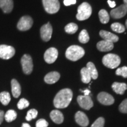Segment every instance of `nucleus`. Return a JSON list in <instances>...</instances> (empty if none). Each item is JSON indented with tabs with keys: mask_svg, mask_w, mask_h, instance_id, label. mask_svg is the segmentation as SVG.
Here are the masks:
<instances>
[{
	"mask_svg": "<svg viewBox=\"0 0 127 127\" xmlns=\"http://www.w3.org/2000/svg\"><path fill=\"white\" fill-rule=\"evenodd\" d=\"M85 54V51L78 45H71L68 47L65 52V57L72 61H76L81 59Z\"/></svg>",
	"mask_w": 127,
	"mask_h": 127,
	"instance_id": "f03ea898",
	"label": "nucleus"
},
{
	"mask_svg": "<svg viewBox=\"0 0 127 127\" xmlns=\"http://www.w3.org/2000/svg\"><path fill=\"white\" fill-rule=\"evenodd\" d=\"M58 56V50L55 48H50L46 51L44 57L45 62L48 64H52L56 61Z\"/></svg>",
	"mask_w": 127,
	"mask_h": 127,
	"instance_id": "9d476101",
	"label": "nucleus"
},
{
	"mask_svg": "<svg viewBox=\"0 0 127 127\" xmlns=\"http://www.w3.org/2000/svg\"><path fill=\"white\" fill-rule=\"evenodd\" d=\"M124 4H127V0H123Z\"/></svg>",
	"mask_w": 127,
	"mask_h": 127,
	"instance_id": "a19ab883",
	"label": "nucleus"
},
{
	"mask_svg": "<svg viewBox=\"0 0 127 127\" xmlns=\"http://www.w3.org/2000/svg\"><path fill=\"white\" fill-rule=\"evenodd\" d=\"M112 88L115 93L123 95L127 90V85L125 83L121 82H114L112 85Z\"/></svg>",
	"mask_w": 127,
	"mask_h": 127,
	"instance_id": "6ab92c4d",
	"label": "nucleus"
},
{
	"mask_svg": "<svg viewBox=\"0 0 127 127\" xmlns=\"http://www.w3.org/2000/svg\"><path fill=\"white\" fill-rule=\"evenodd\" d=\"M115 74L117 75L122 76L124 78H127V66H123L119 68L116 71Z\"/></svg>",
	"mask_w": 127,
	"mask_h": 127,
	"instance_id": "2f4dec72",
	"label": "nucleus"
},
{
	"mask_svg": "<svg viewBox=\"0 0 127 127\" xmlns=\"http://www.w3.org/2000/svg\"><path fill=\"white\" fill-rule=\"evenodd\" d=\"M125 25H126V27L127 28V20H126V22H125Z\"/></svg>",
	"mask_w": 127,
	"mask_h": 127,
	"instance_id": "79ce46f5",
	"label": "nucleus"
},
{
	"mask_svg": "<svg viewBox=\"0 0 127 127\" xmlns=\"http://www.w3.org/2000/svg\"><path fill=\"white\" fill-rule=\"evenodd\" d=\"M119 110L121 112L127 114V99H125L121 103L119 106Z\"/></svg>",
	"mask_w": 127,
	"mask_h": 127,
	"instance_id": "72a5a7b5",
	"label": "nucleus"
},
{
	"mask_svg": "<svg viewBox=\"0 0 127 127\" xmlns=\"http://www.w3.org/2000/svg\"><path fill=\"white\" fill-rule=\"evenodd\" d=\"M10 101L11 96L9 93L7 91H3L0 93V102L4 105H7Z\"/></svg>",
	"mask_w": 127,
	"mask_h": 127,
	"instance_id": "b1692460",
	"label": "nucleus"
},
{
	"mask_svg": "<svg viewBox=\"0 0 127 127\" xmlns=\"http://www.w3.org/2000/svg\"><path fill=\"white\" fill-rule=\"evenodd\" d=\"M14 7L12 0H0V8L4 13H10Z\"/></svg>",
	"mask_w": 127,
	"mask_h": 127,
	"instance_id": "a211bd4d",
	"label": "nucleus"
},
{
	"mask_svg": "<svg viewBox=\"0 0 127 127\" xmlns=\"http://www.w3.org/2000/svg\"><path fill=\"white\" fill-rule=\"evenodd\" d=\"M15 50L12 46L0 45V58L3 60H9L15 55Z\"/></svg>",
	"mask_w": 127,
	"mask_h": 127,
	"instance_id": "0eeeda50",
	"label": "nucleus"
},
{
	"mask_svg": "<svg viewBox=\"0 0 127 127\" xmlns=\"http://www.w3.org/2000/svg\"><path fill=\"white\" fill-rule=\"evenodd\" d=\"M73 94L70 89L65 88L57 94L54 99V105L57 108H65L70 104Z\"/></svg>",
	"mask_w": 127,
	"mask_h": 127,
	"instance_id": "f257e3e1",
	"label": "nucleus"
},
{
	"mask_svg": "<svg viewBox=\"0 0 127 127\" xmlns=\"http://www.w3.org/2000/svg\"><path fill=\"white\" fill-rule=\"evenodd\" d=\"M30 105V102L28 100L25 98H21L17 104V107L19 109H23L27 108Z\"/></svg>",
	"mask_w": 127,
	"mask_h": 127,
	"instance_id": "7c9ffc66",
	"label": "nucleus"
},
{
	"mask_svg": "<svg viewBox=\"0 0 127 127\" xmlns=\"http://www.w3.org/2000/svg\"><path fill=\"white\" fill-rule=\"evenodd\" d=\"M102 63L106 67L111 69H114L120 65L121 58L118 55L116 54H108L103 57Z\"/></svg>",
	"mask_w": 127,
	"mask_h": 127,
	"instance_id": "20e7f679",
	"label": "nucleus"
},
{
	"mask_svg": "<svg viewBox=\"0 0 127 127\" xmlns=\"http://www.w3.org/2000/svg\"><path fill=\"white\" fill-rule=\"evenodd\" d=\"M81 80L82 82L87 84L91 81L92 79L91 76L86 67L82 68L81 70Z\"/></svg>",
	"mask_w": 127,
	"mask_h": 127,
	"instance_id": "5701e85b",
	"label": "nucleus"
},
{
	"mask_svg": "<svg viewBox=\"0 0 127 127\" xmlns=\"http://www.w3.org/2000/svg\"><path fill=\"white\" fill-rule=\"evenodd\" d=\"M4 112L3 111H0V125L2 123L4 118Z\"/></svg>",
	"mask_w": 127,
	"mask_h": 127,
	"instance_id": "e433bc0d",
	"label": "nucleus"
},
{
	"mask_svg": "<svg viewBox=\"0 0 127 127\" xmlns=\"http://www.w3.org/2000/svg\"><path fill=\"white\" fill-rule=\"evenodd\" d=\"M96 48L99 51L107 52L111 51L114 48V43L107 41H101L96 44Z\"/></svg>",
	"mask_w": 127,
	"mask_h": 127,
	"instance_id": "dca6fc26",
	"label": "nucleus"
},
{
	"mask_svg": "<svg viewBox=\"0 0 127 127\" xmlns=\"http://www.w3.org/2000/svg\"><path fill=\"white\" fill-rule=\"evenodd\" d=\"M77 101L79 106L86 110L90 109L94 105L93 100L89 95H79L77 98Z\"/></svg>",
	"mask_w": 127,
	"mask_h": 127,
	"instance_id": "1a4fd4ad",
	"label": "nucleus"
},
{
	"mask_svg": "<svg viewBox=\"0 0 127 127\" xmlns=\"http://www.w3.org/2000/svg\"><path fill=\"white\" fill-rule=\"evenodd\" d=\"M100 21L102 24H107L109 21V15L108 12L105 9H101L98 12Z\"/></svg>",
	"mask_w": 127,
	"mask_h": 127,
	"instance_id": "393cba45",
	"label": "nucleus"
},
{
	"mask_svg": "<svg viewBox=\"0 0 127 127\" xmlns=\"http://www.w3.org/2000/svg\"><path fill=\"white\" fill-rule=\"evenodd\" d=\"M78 39L79 42L82 44H86L90 40V36L87 30H83L81 31L78 36Z\"/></svg>",
	"mask_w": 127,
	"mask_h": 127,
	"instance_id": "bb28decb",
	"label": "nucleus"
},
{
	"mask_svg": "<svg viewBox=\"0 0 127 127\" xmlns=\"http://www.w3.org/2000/svg\"><path fill=\"white\" fill-rule=\"evenodd\" d=\"M86 68L88 70L89 72H90L92 78L94 79H97L98 77V73L94 64L91 62H89V63H87Z\"/></svg>",
	"mask_w": 127,
	"mask_h": 127,
	"instance_id": "4be33fe9",
	"label": "nucleus"
},
{
	"mask_svg": "<svg viewBox=\"0 0 127 127\" xmlns=\"http://www.w3.org/2000/svg\"><path fill=\"white\" fill-rule=\"evenodd\" d=\"M11 91L12 95L14 98H18L20 96L21 93V88L20 84L15 79H12L11 82Z\"/></svg>",
	"mask_w": 127,
	"mask_h": 127,
	"instance_id": "412c9836",
	"label": "nucleus"
},
{
	"mask_svg": "<svg viewBox=\"0 0 127 127\" xmlns=\"http://www.w3.org/2000/svg\"><path fill=\"white\" fill-rule=\"evenodd\" d=\"M23 72L27 75L31 74L33 70V63L31 57L30 55H24L21 60Z\"/></svg>",
	"mask_w": 127,
	"mask_h": 127,
	"instance_id": "423d86ee",
	"label": "nucleus"
},
{
	"mask_svg": "<svg viewBox=\"0 0 127 127\" xmlns=\"http://www.w3.org/2000/svg\"><path fill=\"white\" fill-rule=\"evenodd\" d=\"M92 14V8L88 3L84 2L78 8V13L76 15L79 21L86 20L90 17Z\"/></svg>",
	"mask_w": 127,
	"mask_h": 127,
	"instance_id": "7ed1b4c3",
	"label": "nucleus"
},
{
	"mask_svg": "<svg viewBox=\"0 0 127 127\" xmlns=\"http://www.w3.org/2000/svg\"><path fill=\"white\" fill-rule=\"evenodd\" d=\"M60 78V73L56 71H52L49 72L44 77V81L46 83L48 84H52L57 82L59 80Z\"/></svg>",
	"mask_w": 127,
	"mask_h": 127,
	"instance_id": "f3484780",
	"label": "nucleus"
},
{
	"mask_svg": "<svg viewBox=\"0 0 127 127\" xmlns=\"http://www.w3.org/2000/svg\"><path fill=\"white\" fill-rule=\"evenodd\" d=\"M127 13V8L124 4H123L116 8L112 9L110 12V15L114 19H119L124 17Z\"/></svg>",
	"mask_w": 127,
	"mask_h": 127,
	"instance_id": "ddd939ff",
	"label": "nucleus"
},
{
	"mask_svg": "<svg viewBox=\"0 0 127 127\" xmlns=\"http://www.w3.org/2000/svg\"><path fill=\"white\" fill-rule=\"evenodd\" d=\"M50 117L53 122L58 124H61L64 121V115L63 113L61 111L57 110V109L51 112Z\"/></svg>",
	"mask_w": 127,
	"mask_h": 127,
	"instance_id": "aec40b11",
	"label": "nucleus"
},
{
	"mask_svg": "<svg viewBox=\"0 0 127 127\" xmlns=\"http://www.w3.org/2000/svg\"><path fill=\"white\" fill-rule=\"evenodd\" d=\"M76 2H77V0H64V4L65 6H69L71 5L75 4Z\"/></svg>",
	"mask_w": 127,
	"mask_h": 127,
	"instance_id": "c9c22d12",
	"label": "nucleus"
},
{
	"mask_svg": "<svg viewBox=\"0 0 127 127\" xmlns=\"http://www.w3.org/2000/svg\"><path fill=\"white\" fill-rule=\"evenodd\" d=\"M108 5L111 8H114L116 5V3L115 1H111V0H108Z\"/></svg>",
	"mask_w": 127,
	"mask_h": 127,
	"instance_id": "4c0bfd02",
	"label": "nucleus"
},
{
	"mask_svg": "<svg viewBox=\"0 0 127 127\" xmlns=\"http://www.w3.org/2000/svg\"><path fill=\"white\" fill-rule=\"evenodd\" d=\"M111 28L112 31L117 33H123L125 31V28L123 24L118 23H113L111 25Z\"/></svg>",
	"mask_w": 127,
	"mask_h": 127,
	"instance_id": "c85d7f7f",
	"label": "nucleus"
},
{
	"mask_svg": "<svg viewBox=\"0 0 127 127\" xmlns=\"http://www.w3.org/2000/svg\"><path fill=\"white\" fill-rule=\"evenodd\" d=\"M75 121L80 126L87 127L89 124V120L87 116L81 111H78L75 115Z\"/></svg>",
	"mask_w": 127,
	"mask_h": 127,
	"instance_id": "4468645a",
	"label": "nucleus"
},
{
	"mask_svg": "<svg viewBox=\"0 0 127 127\" xmlns=\"http://www.w3.org/2000/svg\"><path fill=\"white\" fill-rule=\"evenodd\" d=\"M105 120L102 117H99L93 124L91 127H104Z\"/></svg>",
	"mask_w": 127,
	"mask_h": 127,
	"instance_id": "473e14b6",
	"label": "nucleus"
},
{
	"mask_svg": "<svg viewBox=\"0 0 127 127\" xmlns=\"http://www.w3.org/2000/svg\"><path fill=\"white\" fill-rule=\"evenodd\" d=\"M98 101L105 105H110L114 103V98L112 95L105 92H101L97 96Z\"/></svg>",
	"mask_w": 127,
	"mask_h": 127,
	"instance_id": "f8f14e48",
	"label": "nucleus"
},
{
	"mask_svg": "<svg viewBox=\"0 0 127 127\" xmlns=\"http://www.w3.org/2000/svg\"><path fill=\"white\" fill-rule=\"evenodd\" d=\"M48 123L44 119H39L36 123V127H47Z\"/></svg>",
	"mask_w": 127,
	"mask_h": 127,
	"instance_id": "f704fd0d",
	"label": "nucleus"
},
{
	"mask_svg": "<svg viewBox=\"0 0 127 127\" xmlns=\"http://www.w3.org/2000/svg\"><path fill=\"white\" fill-rule=\"evenodd\" d=\"M81 91L82 92V93H84V95H87V96H88V95H89V94H90V91L89 90H88V89H86V90H81Z\"/></svg>",
	"mask_w": 127,
	"mask_h": 127,
	"instance_id": "58836bf2",
	"label": "nucleus"
},
{
	"mask_svg": "<svg viewBox=\"0 0 127 127\" xmlns=\"http://www.w3.org/2000/svg\"><path fill=\"white\" fill-rule=\"evenodd\" d=\"M41 38L44 41H48L51 38L52 34V27L50 23L42 25L40 30Z\"/></svg>",
	"mask_w": 127,
	"mask_h": 127,
	"instance_id": "9b49d317",
	"label": "nucleus"
},
{
	"mask_svg": "<svg viewBox=\"0 0 127 127\" xmlns=\"http://www.w3.org/2000/svg\"><path fill=\"white\" fill-rule=\"evenodd\" d=\"M99 35L101 36V38L104 39V40L109 41V42H112V43L117 42L119 40V38L118 36L112 34L110 32L104 31V30L100 31Z\"/></svg>",
	"mask_w": 127,
	"mask_h": 127,
	"instance_id": "2eb2a0df",
	"label": "nucleus"
},
{
	"mask_svg": "<svg viewBox=\"0 0 127 127\" xmlns=\"http://www.w3.org/2000/svg\"><path fill=\"white\" fill-rule=\"evenodd\" d=\"M21 127H31L30 126V124H28L27 123H24L23 124V125H22Z\"/></svg>",
	"mask_w": 127,
	"mask_h": 127,
	"instance_id": "ea45409f",
	"label": "nucleus"
},
{
	"mask_svg": "<svg viewBox=\"0 0 127 127\" xmlns=\"http://www.w3.org/2000/svg\"><path fill=\"white\" fill-rule=\"evenodd\" d=\"M33 24V20L30 16H24L19 20L17 28L19 30L25 31L30 30Z\"/></svg>",
	"mask_w": 127,
	"mask_h": 127,
	"instance_id": "6e6552de",
	"label": "nucleus"
},
{
	"mask_svg": "<svg viewBox=\"0 0 127 127\" xmlns=\"http://www.w3.org/2000/svg\"><path fill=\"white\" fill-rule=\"evenodd\" d=\"M42 4L45 11L48 14H55L60 8L58 0H42Z\"/></svg>",
	"mask_w": 127,
	"mask_h": 127,
	"instance_id": "39448f33",
	"label": "nucleus"
},
{
	"mask_svg": "<svg viewBox=\"0 0 127 127\" xmlns=\"http://www.w3.org/2000/svg\"><path fill=\"white\" fill-rule=\"evenodd\" d=\"M17 114L14 110L12 109H10L8 110L6 112V114L4 115L5 120L8 123H10V122L13 121L17 118Z\"/></svg>",
	"mask_w": 127,
	"mask_h": 127,
	"instance_id": "a878e982",
	"label": "nucleus"
},
{
	"mask_svg": "<svg viewBox=\"0 0 127 127\" xmlns=\"http://www.w3.org/2000/svg\"><path fill=\"white\" fill-rule=\"evenodd\" d=\"M78 25L75 23H69L65 27V31L66 33L69 34H73L75 33L78 30Z\"/></svg>",
	"mask_w": 127,
	"mask_h": 127,
	"instance_id": "cd10ccee",
	"label": "nucleus"
},
{
	"mask_svg": "<svg viewBox=\"0 0 127 127\" xmlns=\"http://www.w3.org/2000/svg\"><path fill=\"white\" fill-rule=\"evenodd\" d=\"M37 115L38 111L35 109H31L28 111L25 119L28 121H31L32 119L35 118Z\"/></svg>",
	"mask_w": 127,
	"mask_h": 127,
	"instance_id": "c756f323",
	"label": "nucleus"
}]
</instances>
